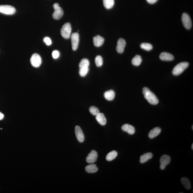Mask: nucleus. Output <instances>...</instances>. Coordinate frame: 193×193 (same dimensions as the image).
Masks as SVG:
<instances>
[{"label": "nucleus", "instance_id": "7ed1b4c3", "mask_svg": "<svg viewBox=\"0 0 193 193\" xmlns=\"http://www.w3.org/2000/svg\"><path fill=\"white\" fill-rule=\"evenodd\" d=\"M72 28L70 23H67L62 26L61 29V35L63 38L68 39L71 36Z\"/></svg>", "mask_w": 193, "mask_h": 193}, {"label": "nucleus", "instance_id": "f8f14e48", "mask_svg": "<svg viewBox=\"0 0 193 193\" xmlns=\"http://www.w3.org/2000/svg\"><path fill=\"white\" fill-rule=\"evenodd\" d=\"M126 45L125 40L123 38H120L118 40L116 50L119 53H122L124 52Z\"/></svg>", "mask_w": 193, "mask_h": 193}, {"label": "nucleus", "instance_id": "4be33fe9", "mask_svg": "<svg viewBox=\"0 0 193 193\" xmlns=\"http://www.w3.org/2000/svg\"><path fill=\"white\" fill-rule=\"evenodd\" d=\"M118 153L117 152L115 151H112L108 154L106 157V160L107 161H110L115 159L117 156Z\"/></svg>", "mask_w": 193, "mask_h": 193}, {"label": "nucleus", "instance_id": "f704fd0d", "mask_svg": "<svg viewBox=\"0 0 193 193\" xmlns=\"http://www.w3.org/2000/svg\"><path fill=\"white\" fill-rule=\"evenodd\" d=\"M193 126H192V130H193Z\"/></svg>", "mask_w": 193, "mask_h": 193}, {"label": "nucleus", "instance_id": "412c9836", "mask_svg": "<svg viewBox=\"0 0 193 193\" xmlns=\"http://www.w3.org/2000/svg\"><path fill=\"white\" fill-rule=\"evenodd\" d=\"M182 184L184 186L185 189L189 190L191 189V185L189 179L187 177H183L181 180Z\"/></svg>", "mask_w": 193, "mask_h": 193}, {"label": "nucleus", "instance_id": "9d476101", "mask_svg": "<svg viewBox=\"0 0 193 193\" xmlns=\"http://www.w3.org/2000/svg\"><path fill=\"white\" fill-rule=\"evenodd\" d=\"M75 132L78 140L80 142H83L85 140V136L80 127L78 126H76L75 128Z\"/></svg>", "mask_w": 193, "mask_h": 193}, {"label": "nucleus", "instance_id": "c85d7f7f", "mask_svg": "<svg viewBox=\"0 0 193 193\" xmlns=\"http://www.w3.org/2000/svg\"><path fill=\"white\" fill-rule=\"evenodd\" d=\"M89 110L90 113L94 116H96L100 113L99 109L95 106H92L90 107Z\"/></svg>", "mask_w": 193, "mask_h": 193}, {"label": "nucleus", "instance_id": "cd10ccee", "mask_svg": "<svg viewBox=\"0 0 193 193\" xmlns=\"http://www.w3.org/2000/svg\"><path fill=\"white\" fill-rule=\"evenodd\" d=\"M90 63V62L88 59L84 58L81 60L79 64V68L83 67H89Z\"/></svg>", "mask_w": 193, "mask_h": 193}, {"label": "nucleus", "instance_id": "bb28decb", "mask_svg": "<svg viewBox=\"0 0 193 193\" xmlns=\"http://www.w3.org/2000/svg\"><path fill=\"white\" fill-rule=\"evenodd\" d=\"M95 62L96 66L97 67L102 66L103 64V60L102 57L100 56H97L95 59Z\"/></svg>", "mask_w": 193, "mask_h": 193}, {"label": "nucleus", "instance_id": "f3484780", "mask_svg": "<svg viewBox=\"0 0 193 193\" xmlns=\"http://www.w3.org/2000/svg\"><path fill=\"white\" fill-rule=\"evenodd\" d=\"M153 157V154L151 152H148L141 155L140 158V162L144 163L147 162Z\"/></svg>", "mask_w": 193, "mask_h": 193}, {"label": "nucleus", "instance_id": "a211bd4d", "mask_svg": "<svg viewBox=\"0 0 193 193\" xmlns=\"http://www.w3.org/2000/svg\"><path fill=\"white\" fill-rule=\"evenodd\" d=\"M96 119L101 125L104 126L106 124V119L103 113H99V114L96 115Z\"/></svg>", "mask_w": 193, "mask_h": 193}, {"label": "nucleus", "instance_id": "393cba45", "mask_svg": "<svg viewBox=\"0 0 193 193\" xmlns=\"http://www.w3.org/2000/svg\"><path fill=\"white\" fill-rule=\"evenodd\" d=\"M79 74L81 77H84L89 72L88 67L79 68Z\"/></svg>", "mask_w": 193, "mask_h": 193}, {"label": "nucleus", "instance_id": "b1692460", "mask_svg": "<svg viewBox=\"0 0 193 193\" xmlns=\"http://www.w3.org/2000/svg\"><path fill=\"white\" fill-rule=\"evenodd\" d=\"M104 7L107 9H110L113 7L115 4L114 0H103Z\"/></svg>", "mask_w": 193, "mask_h": 193}, {"label": "nucleus", "instance_id": "c756f323", "mask_svg": "<svg viewBox=\"0 0 193 193\" xmlns=\"http://www.w3.org/2000/svg\"><path fill=\"white\" fill-rule=\"evenodd\" d=\"M60 56V53L58 51L55 50L53 51L52 56L53 58L54 59L58 58Z\"/></svg>", "mask_w": 193, "mask_h": 193}, {"label": "nucleus", "instance_id": "0eeeda50", "mask_svg": "<svg viewBox=\"0 0 193 193\" xmlns=\"http://www.w3.org/2000/svg\"><path fill=\"white\" fill-rule=\"evenodd\" d=\"M171 159L169 156L164 155L161 157L160 159V169L161 170H163L166 166L170 163Z\"/></svg>", "mask_w": 193, "mask_h": 193}, {"label": "nucleus", "instance_id": "f03ea898", "mask_svg": "<svg viewBox=\"0 0 193 193\" xmlns=\"http://www.w3.org/2000/svg\"><path fill=\"white\" fill-rule=\"evenodd\" d=\"M189 63L187 62H182L174 67L172 72V74L175 76L179 75L187 68Z\"/></svg>", "mask_w": 193, "mask_h": 193}, {"label": "nucleus", "instance_id": "9b49d317", "mask_svg": "<svg viewBox=\"0 0 193 193\" xmlns=\"http://www.w3.org/2000/svg\"><path fill=\"white\" fill-rule=\"evenodd\" d=\"M98 154L97 152L94 150H92L88 154L86 158L87 162L90 163L95 162L97 160Z\"/></svg>", "mask_w": 193, "mask_h": 193}, {"label": "nucleus", "instance_id": "5701e85b", "mask_svg": "<svg viewBox=\"0 0 193 193\" xmlns=\"http://www.w3.org/2000/svg\"><path fill=\"white\" fill-rule=\"evenodd\" d=\"M142 62V59L140 56L136 55L133 58L132 60V63L134 66H138L140 65Z\"/></svg>", "mask_w": 193, "mask_h": 193}, {"label": "nucleus", "instance_id": "7c9ffc66", "mask_svg": "<svg viewBox=\"0 0 193 193\" xmlns=\"http://www.w3.org/2000/svg\"><path fill=\"white\" fill-rule=\"evenodd\" d=\"M43 41L47 46H50L52 44V42L50 38L48 37H46L43 39Z\"/></svg>", "mask_w": 193, "mask_h": 193}, {"label": "nucleus", "instance_id": "aec40b11", "mask_svg": "<svg viewBox=\"0 0 193 193\" xmlns=\"http://www.w3.org/2000/svg\"><path fill=\"white\" fill-rule=\"evenodd\" d=\"M85 170L89 173H94L97 172L98 168L95 164H92L87 166L85 168Z\"/></svg>", "mask_w": 193, "mask_h": 193}, {"label": "nucleus", "instance_id": "20e7f679", "mask_svg": "<svg viewBox=\"0 0 193 193\" xmlns=\"http://www.w3.org/2000/svg\"><path fill=\"white\" fill-rule=\"evenodd\" d=\"M16 12V9L10 5L0 6V13L6 15H13Z\"/></svg>", "mask_w": 193, "mask_h": 193}, {"label": "nucleus", "instance_id": "4468645a", "mask_svg": "<svg viewBox=\"0 0 193 193\" xmlns=\"http://www.w3.org/2000/svg\"><path fill=\"white\" fill-rule=\"evenodd\" d=\"M122 129L123 131L127 132L130 135H133L135 132V127L128 124H124L122 127Z\"/></svg>", "mask_w": 193, "mask_h": 193}, {"label": "nucleus", "instance_id": "a878e982", "mask_svg": "<svg viewBox=\"0 0 193 193\" xmlns=\"http://www.w3.org/2000/svg\"><path fill=\"white\" fill-rule=\"evenodd\" d=\"M142 49L147 51L151 50L153 48L152 45L149 43H142L140 45Z\"/></svg>", "mask_w": 193, "mask_h": 193}, {"label": "nucleus", "instance_id": "72a5a7b5", "mask_svg": "<svg viewBox=\"0 0 193 193\" xmlns=\"http://www.w3.org/2000/svg\"><path fill=\"white\" fill-rule=\"evenodd\" d=\"M191 148H192V150L193 149V144H192V146H191Z\"/></svg>", "mask_w": 193, "mask_h": 193}, {"label": "nucleus", "instance_id": "2eb2a0df", "mask_svg": "<svg viewBox=\"0 0 193 193\" xmlns=\"http://www.w3.org/2000/svg\"><path fill=\"white\" fill-rule=\"evenodd\" d=\"M161 129L160 127H156L155 128L149 132L148 135L149 138H150V139H153L156 137L158 136L161 133Z\"/></svg>", "mask_w": 193, "mask_h": 193}, {"label": "nucleus", "instance_id": "473e14b6", "mask_svg": "<svg viewBox=\"0 0 193 193\" xmlns=\"http://www.w3.org/2000/svg\"><path fill=\"white\" fill-rule=\"evenodd\" d=\"M4 118V115L2 113L0 112V120H1Z\"/></svg>", "mask_w": 193, "mask_h": 193}, {"label": "nucleus", "instance_id": "dca6fc26", "mask_svg": "<svg viewBox=\"0 0 193 193\" xmlns=\"http://www.w3.org/2000/svg\"><path fill=\"white\" fill-rule=\"evenodd\" d=\"M93 43L95 46L96 47H99L103 44L105 39L100 35H97L93 38Z\"/></svg>", "mask_w": 193, "mask_h": 193}, {"label": "nucleus", "instance_id": "6e6552de", "mask_svg": "<svg viewBox=\"0 0 193 193\" xmlns=\"http://www.w3.org/2000/svg\"><path fill=\"white\" fill-rule=\"evenodd\" d=\"M182 20L185 27L187 29H190L192 26V21L189 15L186 13H183L182 15Z\"/></svg>", "mask_w": 193, "mask_h": 193}, {"label": "nucleus", "instance_id": "423d86ee", "mask_svg": "<svg viewBox=\"0 0 193 193\" xmlns=\"http://www.w3.org/2000/svg\"><path fill=\"white\" fill-rule=\"evenodd\" d=\"M30 62L31 65L34 67L38 68L41 65L42 58L38 54L34 53L31 57Z\"/></svg>", "mask_w": 193, "mask_h": 193}, {"label": "nucleus", "instance_id": "2f4dec72", "mask_svg": "<svg viewBox=\"0 0 193 193\" xmlns=\"http://www.w3.org/2000/svg\"><path fill=\"white\" fill-rule=\"evenodd\" d=\"M149 4H153L156 3L158 0H146Z\"/></svg>", "mask_w": 193, "mask_h": 193}, {"label": "nucleus", "instance_id": "6ab92c4d", "mask_svg": "<svg viewBox=\"0 0 193 193\" xmlns=\"http://www.w3.org/2000/svg\"><path fill=\"white\" fill-rule=\"evenodd\" d=\"M115 92L112 90L106 92L104 94L105 99L109 101L113 100L115 97Z\"/></svg>", "mask_w": 193, "mask_h": 193}, {"label": "nucleus", "instance_id": "f257e3e1", "mask_svg": "<svg viewBox=\"0 0 193 193\" xmlns=\"http://www.w3.org/2000/svg\"><path fill=\"white\" fill-rule=\"evenodd\" d=\"M142 92L145 99L149 103L152 105H156L158 103L159 101L158 98L149 88H143Z\"/></svg>", "mask_w": 193, "mask_h": 193}, {"label": "nucleus", "instance_id": "ddd939ff", "mask_svg": "<svg viewBox=\"0 0 193 193\" xmlns=\"http://www.w3.org/2000/svg\"><path fill=\"white\" fill-rule=\"evenodd\" d=\"M160 58L163 61H170L174 60V57L172 54L167 52L162 53L160 56Z\"/></svg>", "mask_w": 193, "mask_h": 193}, {"label": "nucleus", "instance_id": "39448f33", "mask_svg": "<svg viewBox=\"0 0 193 193\" xmlns=\"http://www.w3.org/2000/svg\"><path fill=\"white\" fill-rule=\"evenodd\" d=\"M54 10L53 14V17L55 19H59L62 17L63 15V11L61 7H60L57 3H54L53 6Z\"/></svg>", "mask_w": 193, "mask_h": 193}, {"label": "nucleus", "instance_id": "1a4fd4ad", "mask_svg": "<svg viewBox=\"0 0 193 193\" xmlns=\"http://www.w3.org/2000/svg\"><path fill=\"white\" fill-rule=\"evenodd\" d=\"M72 49L76 51L78 48L79 43V35L78 33H74L71 35Z\"/></svg>", "mask_w": 193, "mask_h": 193}]
</instances>
